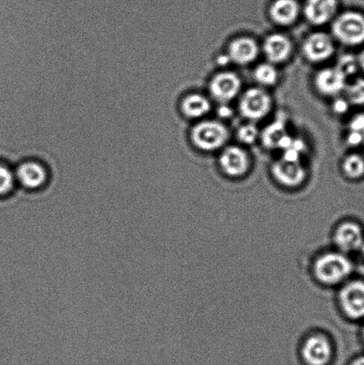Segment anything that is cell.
<instances>
[{"label":"cell","mask_w":364,"mask_h":365,"mask_svg":"<svg viewBox=\"0 0 364 365\" xmlns=\"http://www.w3.org/2000/svg\"><path fill=\"white\" fill-rule=\"evenodd\" d=\"M345 99L353 106L364 105V80L358 78L345 88Z\"/></svg>","instance_id":"obj_23"},{"label":"cell","mask_w":364,"mask_h":365,"mask_svg":"<svg viewBox=\"0 0 364 365\" xmlns=\"http://www.w3.org/2000/svg\"><path fill=\"white\" fill-rule=\"evenodd\" d=\"M212 110V103L205 96L192 93L185 96L180 103V110L188 119H199Z\"/></svg>","instance_id":"obj_17"},{"label":"cell","mask_w":364,"mask_h":365,"mask_svg":"<svg viewBox=\"0 0 364 365\" xmlns=\"http://www.w3.org/2000/svg\"><path fill=\"white\" fill-rule=\"evenodd\" d=\"M352 365H364V356L360 357V359H356Z\"/></svg>","instance_id":"obj_30"},{"label":"cell","mask_w":364,"mask_h":365,"mask_svg":"<svg viewBox=\"0 0 364 365\" xmlns=\"http://www.w3.org/2000/svg\"><path fill=\"white\" fill-rule=\"evenodd\" d=\"M338 70L348 78L356 73L360 66L358 58L352 55H344L338 59L337 66Z\"/></svg>","instance_id":"obj_25"},{"label":"cell","mask_w":364,"mask_h":365,"mask_svg":"<svg viewBox=\"0 0 364 365\" xmlns=\"http://www.w3.org/2000/svg\"><path fill=\"white\" fill-rule=\"evenodd\" d=\"M272 174L281 185L287 187H297L306 178V170L301 162H290L283 158L273 164Z\"/></svg>","instance_id":"obj_12"},{"label":"cell","mask_w":364,"mask_h":365,"mask_svg":"<svg viewBox=\"0 0 364 365\" xmlns=\"http://www.w3.org/2000/svg\"><path fill=\"white\" fill-rule=\"evenodd\" d=\"M260 137V133L256 125L252 123L242 125L237 131L239 141L244 145H253Z\"/></svg>","instance_id":"obj_24"},{"label":"cell","mask_w":364,"mask_h":365,"mask_svg":"<svg viewBox=\"0 0 364 365\" xmlns=\"http://www.w3.org/2000/svg\"><path fill=\"white\" fill-rule=\"evenodd\" d=\"M16 181L14 171L6 163L0 160V199L13 192Z\"/></svg>","instance_id":"obj_22"},{"label":"cell","mask_w":364,"mask_h":365,"mask_svg":"<svg viewBox=\"0 0 364 365\" xmlns=\"http://www.w3.org/2000/svg\"><path fill=\"white\" fill-rule=\"evenodd\" d=\"M358 58L359 66L364 71V50L361 53H360V56H359V57H358Z\"/></svg>","instance_id":"obj_29"},{"label":"cell","mask_w":364,"mask_h":365,"mask_svg":"<svg viewBox=\"0 0 364 365\" xmlns=\"http://www.w3.org/2000/svg\"><path fill=\"white\" fill-rule=\"evenodd\" d=\"M342 170L345 176L352 180H358L364 175V159L356 153L349 155L345 157L342 163Z\"/></svg>","instance_id":"obj_21"},{"label":"cell","mask_w":364,"mask_h":365,"mask_svg":"<svg viewBox=\"0 0 364 365\" xmlns=\"http://www.w3.org/2000/svg\"><path fill=\"white\" fill-rule=\"evenodd\" d=\"M263 51L269 63H284L291 56L292 42L286 35L273 34L267 36L264 41Z\"/></svg>","instance_id":"obj_14"},{"label":"cell","mask_w":364,"mask_h":365,"mask_svg":"<svg viewBox=\"0 0 364 365\" xmlns=\"http://www.w3.org/2000/svg\"><path fill=\"white\" fill-rule=\"evenodd\" d=\"M273 100L262 88L247 89L241 96L239 110L242 117L251 123L264 119L272 110Z\"/></svg>","instance_id":"obj_4"},{"label":"cell","mask_w":364,"mask_h":365,"mask_svg":"<svg viewBox=\"0 0 364 365\" xmlns=\"http://www.w3.org/2000/svg\"><path fill=\"white\" fill-rule=\"evenodd\" d=\"M254 78L256 81L263 87H273L279 80V73L274 64L263 63L256 67Z\"/></svg>","instance_id":"obj_20"},{"label":"cell","mask_w":364,"mask_h":365,"mask_svg":"<svg viewBox=\"0 0 364 365\" xmlns=\"http://www.w3.org/2000/svg\"><path fill=\"white\" fill-rule=\"evenodd\" d=\"M334 241L342 252H355L361 249L364 242L362 229L352 222L341 224L335 232Z\"/></svg>","instance_id":"obj_15"},{"label":"cell","mask_w":364,"mask_h":365,"mask_svg":"<svg viewBox=\"0 0 364 365\" xmlns=\"http://www.w3.org/2000/svg\"><path fill=\"white\" fill-rule=\"evenodd\" d=\"M286 128V121L284 118L278 117L266 127L262 133H260L263 145L269 150L278 149L281 139L288 134Z\"/></svg>","instance_id":"obj_19"},{"label":"cell","mask_w":364,"mask_h":365,"mask_svg":"<svg viewBox=\"0 0 364 365\" xmlns=\"http://www.w3.org/2000/svg\"><path fill=\"white\" fill-rule=\"evenodd\" d=\"M350 103L345 98H338L333 103V110L337 114H344L348 112Z\"/></svg>","instance_id":"obj_27"},{"label":"cell","mask_w":364,"mask_h":365,"mask_svg":"<svg viewBox=\"0 0 364 365\" xmlns=\"http://www.w3.org/2000/svg\"><path fill=\"white\" fill-rule=\"evenodd\" d=\"M259 46L254 38L242 36L233 39L228 46L227 56L231 62L247 66L258 58Z\"/></svg>","instance_id":"obj_13"},{"label":"cell","mask_w":364,"mask_h":365,"mask_svg":"<svg viewBox=\"0 0 364 365\" xmlns=\"http://www.w3.org/2000/svg\"><path fill=\"white\" fill-rule=\"evenodd\" d=\"M349 130L355 132L364 138V113L353 118L349 123Z\"/></svg>","instance_id":"obj_26"},{"label":"cell","mask_w":364,"mask_h":365,"mask_svg":"<svg viewBox=\"0 0 364 365\" xmlns=\"http://www.w3.org/2000/svg\"><path fill=\"white\" fill-rule=\"evenodd\" d=\"M302 51L306 59L311 63H322L330 59L335 52L333 38L326 32L317 31L305 39Z\"/></svg>","instance_id":"obj_6"},{"label":"cell","mask_w":364,"mask_h":365,"mask_svg":"<svg viewBox=\"0 0 364 365\" xmlns=\"http://www.w3.org/2000/svg\"><path fill=\"white\" fill-rule=\"evenodd\" d=\"M241 87V78L236 73L223 71L214 75L209 81V91L214 100L221 105H227L240 94Z\"/></svg>","instance_id":"obj_5"},{"label":"cell","mask_w":364,"mask_h":365,"mask_svg":"<svg viewBox=\"0 0 364 365\" xmlns=\"http://www.w3.org/2000/svg\"><path fill=\"white\" fill-rule=\"evenodd\" d=\"M219 114L220 117L228 118L230 117L233 113H232L231 109L228 108L226 105H223V106H221L220 109L219 110Z\"/></svg>","instance_id":"obj_28"},{"label":"cell","mask_w":364,"mask_h":365,"mask_svg":"<svg viewBox=\"0 0 364 365\" xmlns=\"http://www.w3.org/2000/svg\"><path fill=\"white\" fill-rule=\"evenodd\" d=\"M347 80L348 78L336 66L324 68L316 75L315 87L321 95L336 96L345 91Z\"/></svg>","instance_id":"obj_11"},{"label":"cell","mask_w":364,"mask_h":365,"mask_svg":"<svg viewBox=\"0 0 364 365\" xmlns=\"http://www.w3.org/2000/svg\"><path fill=\"white\" fill-rule=\"evenodd\" d=\"M337 7V0H308L305 16L310 24L320 26L333 19Z\"/></svg>","instance_id":"obj_16"},{"label":"cell","mask_w":364,"mask_h":365,"mask_svg":"<svg viewBox=\"0 0 364 365\" xmlns=\"http://www.w3.org/2000/svg\"><path fill=\"white\" fill-rule=\"evenodd\" d=\"M361 249H362V252L363 253V255H364V242L363 243V245L361 247Z\"/></svg>","instance_id":"obj_31"},{"label":"cell","mask_w":364,"mask_h":365,"mask_svg":"<svg viewBox=\"0 0 364 365\" xmlns=\"http://www.w3.org/2000/svg\"><path fill=\"white\" fill-rule=\"evenodd\" d=\"M16 181L24 187L38 190L48 181V170L39 160H28L21 163L14 171Z\"/></svg>","instance_id":"obj_8"},{"label":"cell","mask_w":364,"mask_h":365,"mask_svg":"<svg viewBox=\"0 0 364 365\" xmlns=\"http://www.w3.org/2000/svg\"><path fill=\"white\" fill-rule=\"evenodd\" d=\"M301 355L308 365H328L333 356V348L326 336L313 335L303 345Z\"/></svg>","instance_id":"obj_9"},{"label":"cell","mask_w":364,"mask_h":365,"mask_svg":"<svg viewBox=\"0 0 364 365\" xmlns=\"http://www.w3.org/2000/svg\"><path fill=\"white\" fill-rule=\"evenodd\" d=\"M229 138L226 125L213 120L195 124L190 132L192 144L203 152L217 151L224 148Z\"/></svg>","instance_id":"obj_1"},{"label":"cell","mask_w":364,"mask_h":365,"mask_svg":"<svg viewBox=\"0 0 364 365\" xmlns=\"http://www.w3.org/2000/svg\"><path fill=\"white\" fill-rule=\"evenodd\" d=\"M352 263L343 254L330 252L323 254L316 260L313 272L323 284H338L351 274Z\"/></svg>","instance_id":"obj_2"},{"label":"cell","mask_w":364,"mask_h":365,"mask_svg":"<svg viewBox=\"0 0 364 365\" xmlns=\"http://www.w3.org/2000/svg\"><path fill=\"white\" fill-rule=\"evenodd\" d=\"M299 14L296 0H276L270 9V16L276 24L288 26L294 24Z\"/></svg>","instance_id":"obj_18"},{"label":"cell","mask_w":364,"mask_h":365,"mask_svg":"<svg viewBox=\"0 0 364 365\" xmlns=\"http://www.w3.org/2000/svg\"><path fill=\"white\" fill-rule=\"evenodd\" d=\"M331 31L334 38L345 46H358L364 42V16L345 12L334 20Z\"/></svg>","instance_id":"obj_3"},{"label":"cell","mask_w":364,"mask_h":365,"mask_svg":"<svg viewBox=\"0 0 364 365\" xmlns=\"http://www.w3.org/2000/svg\"><path fill=\"white\" fill-rule=\"evenodd\" d=\"M342 309L348 317L362 318L364 317V282H349L342 288L340 293Z\"/></svg>","instance_id":"obj_10"},{"label":"cell","mask_w":364,"mask_h":365,"mask_svg":"<svg viewBox=\"0 0 364 365\" xmlns=\"http://www.w3.org/2000/svg\"><path fill=\"white\" fill-rule=\"evenodd\" d=\"M363 336H364V331H363Z\"/></svg>","instance_id":"obj_32"},{"label":"cell","mask_w":364,"mask_h":365,"mask_svg":"<svg viewBox=\"0 0 364 365\" xmlns=\"http://www.w3.org/2000/svg\"><path fill=\"white\" fill-rule=\"evenodd\" d=\"M223 173L231 178L244 176L251 168L248 153L240 146L231 145L223 150L219 159Z\"/></svg>","instance_id":"obj_7"}]
</instances>
